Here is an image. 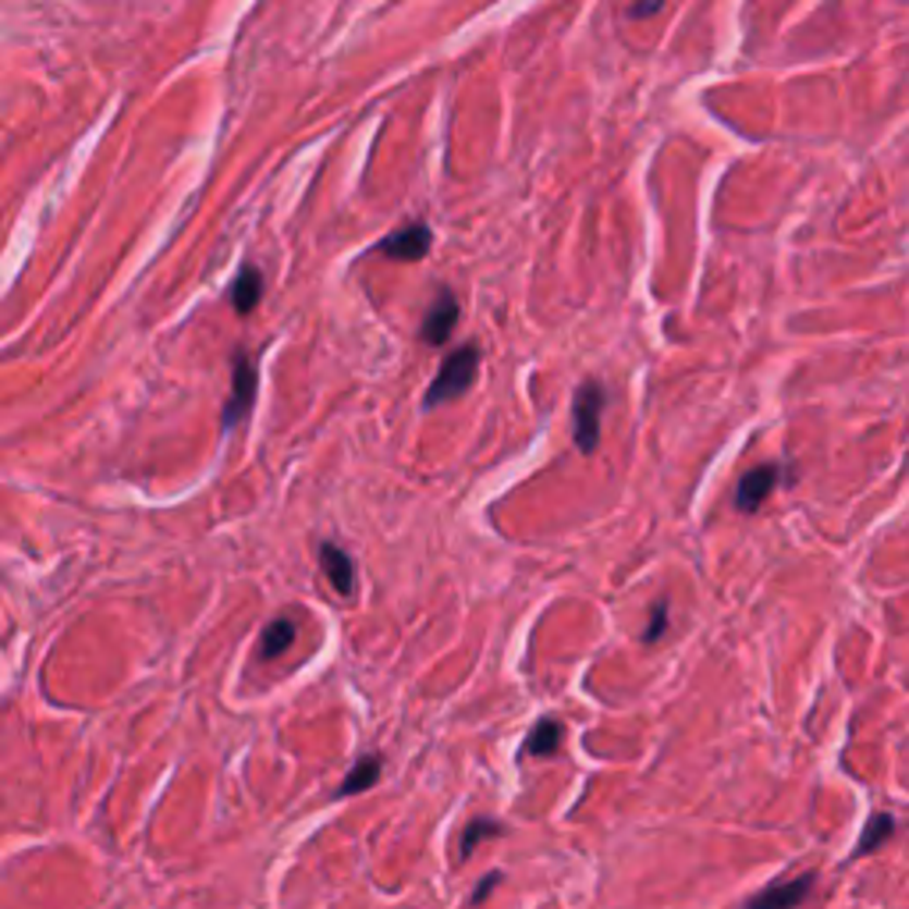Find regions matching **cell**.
<instances>
[{
	"instance_id": "6da1fadb",
	"label": "cell",
	"mask_w": 909,
	"mask_h": 909,
	"mask_svg": "<svg viewBox=\"0 0 909 909\" xmlns=\"http://www.w3.org/2000/svg\"><path fill=\"white\" fill-rule=\"evenodd\" d=\"M477 366H480V348L477 345H466L452 352V356L444 359L441 373L433 377V384L427 391V409H438V405H447L455 398H463L469 384L477 381Z\"/></svg>"
},
{
	"instance_id": "7a4b0ae2",
	"label": "cell",
	"mask_w": 909,
	"mask_h": 909,
	"mask_svg": "<svg viewBox=\"0 0 909 909\" xmlns=\"http://www.w3.org/2000/svg\"><path fill=\"white\" fill-rule=\"evenodd\" d=\"M604 388L590 381L576 391V402H573V441L579 452H593L597 441H601V413H604Z\"/></svg>"
},
{
	"instance_id": "3957f363",
	"label": "cell",
	"mask_w": 909,
	"mask_h": 909,
	"mask_svg": "<svg viewBox=\"0 0 909 909\" xmlns=\"http://www.w3.org/2000/svg\"><path fill=\"white\" fill-rule=\"evenodd\" d=\"M253 402H256V366L249 363L246 352H238L232 370V398L224 405V427H238L249 416Z\"/></svg>"
},
{
	"instance_id": "277c9868",
	"label": "cell",
	"mask_w": 909,
	"mask_h": 909,
	"mask_svg": "<svg viewBox=\"0 0 909 909\" xmlns=\"http://www.w3.org/2000/svg\"><path fill=\"white\" fill-rule=\"evenodd\" d=\"M813 888V874L803 877H793V881H775V885H767L764 892H757L746 909H796L807 902V895Z\"/></svg>"
},
{
	"instance_id": "5b68a950",
	"label": "cell",
	"mask_w": 909,
	"mask_h": 909,
	"mask_svg": "<svg viewBox=\"0 0 909 909\" xmlns=\"http://www.w3.org/2000/svg\"><path fill=\"white\" fill-rule=\"evenodd\" d=\"M430 228L427 224H405L402 232L395 235H388L381 246H377V253H384L388 260H405V263H413V260H423V256L430 253Z\"/></svg>"
},
{
	"instance_id": "8992f818",
	"label": "cell",
	"mask_w": 909,
	"mask_h": 909,
	"mask_svg": "<svg viewBox=\"0 0 909 909\" xmlns=\"http://www.w3.org/2000/svg\"><path fill=\"white\" fill-rule=\"evenodd\" d=\"M778 487V466H757L750 469L746 477L739 480V491H736V505L739 512H753L764 505V498Z\"/></svg>"
},
{
	"instance_id": "52a82bcc",
	"label": "cell",
	"mask_w": 909,
	"mask_h": 909,
	"mask_svg": "<svg viewBox=\"0 0 909 909\" xmlns=\"http://www.w3.org/2000/svg\"><path fill=\"white\" fill-rule=\"evenodd\" d=\"M458 323V303L452 292H441L433 298V306L427 309V320H423V342L430 345H444L447 334Z\"/></svg>"
},
{
	"instance_id": "ba28073f",
	"label": "cell",
	"mask_w": 909,
	"mask_h": 909,
	"mask_svg": "<svg viewBox=\"0 0 909 909\" xmlns=\"http://www.w3.org/2000/svg\"><path fill=\"white\" fill-rule=\"evenodd\" d=\"M320 565H323V573H328L331 587L337 593H352V587H356V565H352V558L342 548L323 544L320 548Z\"/></svg>"
},
{
	"instance_id": "9c48e42d",
	"label": "cell",
	"mask_w": 909,
	"mask_h": 909,
	"mask_svg": "<svg viewBox=\"0 0 909 909\" xmlns=\"http://www.w3.org/2000/svg\"><path fill=\"white\" fill-rule=\"evenodd\" d=\"M260 295H263V274L256 267H242L232 284V306L238 314H253L256 303H260Z\"/></svg>"
},
{
	"instance_id": "30bf717a",
	"label": "cell",
	"mask_w": 909,
	"mask_h": 909,
	"mask_svg": "<svg viewBox=\"0 0 909 909\" xmlns=\"http://www.w3.org/2000/svg\"><path fill=\"white\" fill-rule=\"evenodd\" d=\"M562 739H565V725L554 722V717H544V722L533 728V736L526 739V753L529 757H554L558 753Z\"/></svg>"
},
{
	"instance_id": "8fae6325",
	"label": "cell",
	"mask_w": 909,
	"mask_h": 909,
	"mask_svg": "<svg viewBox=\"0 0 909 909\" xmlns=\"http://www.w3.org/2000/svg\"><path fill=\"white\" fill-rule=\"evenodd\" d=\"M292 640H295V622L292 618L270 622V626L263 629V640H260V661H274L278 654H284V650L292 647Z\"/></svg>"
},
{
	"instance_id": "7c38bea8",
	"label": "cell",
	"mask_w": 909,
	"mask_h": 909,
	"mask_svg": "<svg viewBox=\"0 0 909 909\" xmlns=\"http://www.w3.org/2000/svg\"><path fill=\"white\" fill-rule=\"evenodd\" d=\"M381 778V761L377 757H366V761H359L356 767L348 771L345 782H342V796H352V793H363V789H370V785Z\"/></svg>"
},
{
	"instance_id": "4fadbf2b",
	"label": "cell",
	"mask_w": 909,
	"mask_h": 909,
	"mask_svg": "<svg viewBox=\"0 0 909 909\" xmlns=\"http://www.w3.org/2000/svg\"><path fill=\"white\" fill-rule=\"evenodd\" d=\"M895 832V818H888V813H877V818L867 821L863 827V835H860V846H857V857H863V852H874L885 838H892Z\"/></svg>"
},
{
	"instance_id": "5bb4252c",
	"label": "cell",
	"mask_w": 909,
	"mask_h": 909,
	"mask_svg": "<svg viewBox=\"0 0 909 909\" xmlns=\"http://www.w3.org/2000/svg\"><path fill=\"white\" fill-rule=\"evenodd\" d=\"M498 832H501V827H498L494 821L477 818V821H472V824L466 827V838H463V857H469V852L480 846V838H487V835H498Z\"/></svg>"
},
{
	"instance_id": "9a60e30c",
	"label": "cell",
	"mask_w": 909,
	"mask_h": 909,
	"mask_svg": "<svg viewBox=\"0 0 909 909\" xmlns=\"http://www.w3.org/2000/svg\"><path fill=\"white\" fill-rule=\"evenodd\" d=\"M664 626H668V604H664V601H658V604H654V615H650V626L643 629V640H647V643L661 640Z\"/></svg>"
},
{
	"instance_id": "2e32d148",
	"label": "cell",
	"mask_w": 909,
	"mask_h": 909,
	"mask_svg": "<svg viewBox=\"0 0 909 909\" xmlns=\"http://www.w3.org/2000/svg\"><path fill=\"white\" fill-rule=\"evenodd\" d=\"M498 881H501L498 874H491V877H483V885L477 888V895H472V902H483V899H487V892H491V888L498 885Z\"/></svg>"
},
{
	"instance_id": "e0dca14e",
	"label": "cell",
	"mask_w": 909,
	"mask_h": 909,
	"mask_svg": "<svg viewBox=\"0 0 909 909\" xmlns=\"http://www.w3.org/2000/svg\"><path fill=\"white\" fill-rule=\"evenodd\" d=\"M661 0H643V4H636V15H650V11H658Z\"/></svg>"
}]
</instances>
